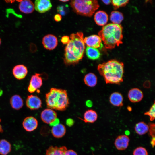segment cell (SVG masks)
Segmentation results:
<instances>
[{"label":"cell","mask_w":155,"mask_h":155,"mask_svg":"<svg viewBox=\"0 0 155 155\" xmlns=\"http://www.w3.org/2000/svg\"><path fill=\"white\" fill-rule=\"evenodd\" d=\"M69 38L70 42L65 49L64 58V63L67 65L78 63L83 57L85 49L82 32L72 33Z\"/></svg>","instance_id":"1"},{"label":"cell","mask_w":155,"mask_h":155,"mask_svg":"<svg viewBox=\"0 0 155 155\" xmlns=\"http://www.w3.org/2000/svg\"><path fill=\"white\" fill-rule=\"evenodd\" d=\"M97 70L107 84H119L123 81L124 64L122 62L111 60L98 65Z\"/></svg>","instance_id":"2"},{"label":"cell","mask_w":155,"mask_h":155,"mask_svg":"<svg viewBox=\"0 0 155 155\" xmlns=\"http://www.w3.org/2000/svg\"><path fill=\"white\" fill-rule=\"evenodd\" d=\"M123 27L120 24L110 23L104 26L98 33L105 48L112 49L122 43Z\"/></svg>","instance_id":"3"},{"label":"cell","mask_w":155,"mask_h":155,"mask_svg":"<svg viewBox=\"0 0 155 155\" xmlns=\"http://www.w3.org/2000/svg\"><path fill=\"white\" fill-rule=\"evenodd\" d=\"M45 96L46 103L49 108L63 111L69 104L67 92L65 90L52 88Z\"/></svg>","instance_id":"4"},{"label":"cell","mask_w":155,"mask_h":155,"mask_svg":"<svg viewBox=\"0 0 155 155\" xmlns=\"http://www.w3.org/2000/svg\"><path fill=\"white\" fill-rule=\"evenodd\" d=\"M70 4L76 13L88 17L92 16L99 7L98 1L95 0H72Z\"/></svg>","instance_id":"5"},{"label":"cell","mask_w":155,"mask_h":155,"mask_svg":"<svg viewBox=\"0 0 155 155\" xmlns=\"http://www.w3.org/2000/svg\"><path fill=\"white\" fill-rule=\"evenodd\" d=\"M42 121L45 123L54 126L59 123L56 112L52 109L47 108L43 110L40 114Z\"/></svg>","instance_id":"6"},{"label":"cell","mask_w":155,"mask_h":155,"mask_svg":"<svg viewBox=\"0 0 155 155\" xmlns=\"http://www.w3.org/2000/svg\"><path fill=\"white\" fill-rule=\"evenodd\" d=\"M40 75L39 73H36L31 77L28 88V90L29 92H34L42 85V80Z\"/></svg>","instance_id":"7"},{"label":"cell","mask_w":155,"mask_h":155,"mask_svg":"<svg viewBox=\"0 0 155 155\" xmlns=\"http://www.w3.org/2000/svg\"><path fill=\"white\" fill-rule=\"evenodd\" d=\"M84 43L88 46L96 48H102L103 46L102 40L100 37L98 35H93L84 39Z\"/></svg>","instance_id":"8"},{"label":"cell","mask_w":155,"mask_h":155,"mask_svg":"<svg viewBox=\"0 0 155 155\" xmlns=\"http://www.w3.org/2000/svg\"><path fill=\"white\" fill-rule=\"evenodd\" d=\"M26 104L27 107L30 109L35 110L41 107L42 102L38 96L31 95L27 97Z\"/></svg>","instance_id":"9"},{"label":"cell","mask_w":155,"mask_h":155,"mask_svg":"<svg viewBox=\"0 0 155 155\" xmlns=\"http://www.w3.org/2000/svg\"><path fill=\"white\" fill-rule=\"evenodd\" d=\"M42 43L45 49L52 50L55 49L57 45V39L55 36L49 34L45 35L43 38Z\"/></svg>","instance_id":"10"},{"label":"cell","mask_w":155,"mask_h":155,"mask_svg":"<svg viewBox=\"0 0 155 155\" xmlns=\"http://www.w3.org/2000/svg\"><path fill=\"white\" fill-rule=\"evenodd\" d=\"M37 119L32 116L26 117L23 120L22 126L24 129L27 131L32 132L35 130L38 126Z\"/></svg>","instance_id":"11"},{"label":"cell","mask_w":155,"mask_h":155,"mask_svg":"<svg viewBox=\"0 0 155 155\" xmlns=\"http://www.w3.org/2000/svg\"><path fill=\"white\" fill-rule=\"evenodd\" d=\"M34 9L38 12L43 13L49 11L51 8L52 4L49 0H37L34 3Z\"/></svg>","instance_id":"12"},{"label":"cell","mask_w":155,"mask_h":155,"mask_svg":"<svg viewBox=\"0 0 155 155\" xmlns=\"http://www.w3.org/2000/svg\"><path fill=\"white\" fill-rule=\"evenodd\" d=\"M129 140V138L127 136L124 135H120L115 139V145L118 150H124L127 148Z\"/></svg>","instance_id":"13"},{"label":"cell","mask_w":155,"mask_h":155,"mask_svg":"<svg viewBox=\"0 0 155 155\" xmlns=\"http://www.w3.org/2000/svg\"><path fill=\"white\" fill-rule=\"evenodd\" d=\"M14 77L18 80L24 78L28 73L27 67L23 65H18L15 66L12 70Z\"/></svg>","instance_id":"14"},{"label":"cell","mask_w":155,"mask_h":155,"mask_svg":"<svg viewBox=\"0 0 155 155\" xmlns=\"http://www.w3.org/2000/svg\"><path fill=\"white\" fill-rule=\"evenodd\" d=\"M143 97L142 92L137 88L131 89L128 93V97L129 100L133 102H136L142 100Z\"/></svg>","instance_id":"15"},{"label":"cell","mask_w":155,"mask_h":155,"mask_svg":"<svg viewBox=\"0 0 155 155\" xmlns=\"http://www.w3.org/2000/svg\"><path fill=\"white\" fill-rule=\"evenodd\" d=\"M19 7L21 11L26 14L32 13L34 9V4L30 0L21 1L20 2Z\"/></svg>","instance_id":"16"},{"label":"cell","mask_w":155,"mask_h":155,"mask_svg":"<svg viewBox=\"0 0 155 155\" xmlns=\"http://www.w3.org/2000/svg\"><path fill=\"white\" fill-rule=\"evenodd\" d=\"M51 132L55 137L60 138L65 135L66 132V128L64 125L59 123L53 126Z\"/></svg>","instance_id":"17"},{"label":"cell","mask_w":155,"mask_h":155,"mask_svg":"<svg viewBox=\"0 0 155 155\" xmlns=\"http://www.w3.org/2000/svg\"><path fill=\"white\" fill-rule=\"evenodd\" d=\"M94 20L96 23L98 25L104 26L108 22V16L105 12L99 11L95 14Z\"/></svg>","instance_id":"18"},{"label":"cell","mask_w":155,"mask_h":155,"mask_svg":"<svg viewBox=\"0 0 155 155\" xmlns=\"http://www.w3.org/2000/svg\"><path fill=\"white\" fill-rule=\"evenodd\" d=\"M67 150L64 146L58 147L51 146L46 150L45 155H65Z\"/></svg>","instance_id":"19"},{"label":"cell","mask_w":155,"mask_h":155,"mask_svg":"<svg viewBox=\"0 0 155 155\" xmlns=\"http://www.w3.org/2000/svg\"><path fill=\"white\" fill-rule=\"evenodd\" d=\"M123 98L122 95L118 92L112 93L109 98L111 103L113 105L117 106H121L123 105Z\"/></svg>","instance_id":"20"},{"label":"cell","mask_w":155,"mask_h":155,"mask_svg":"<svg viewBox=\"0 0 155 155\" xmlns=\"http://www.w3.org/2000/svg\"><path fill=\"white\" fill-rule=\"evenodd\" d=\"M83 117V120L85 123H93L97 120L98 115L95 111L88 109L85 112Z\"/></svg>","instance_id":"21"},{"label":"cell","mask_w":155,"mask_h":155,"mask_svg":"<svg viewBox=\"0 0 155 155\" xmlns=\"http://www.w3.org/2000/svg\"><path fill=\"white\" fill-rule=\"evenodd\" d=\"M10 103L13 109L18 110L22 107L23 105V101L19 95L16 94L11 97L10 99Z\"/></svg>","instance_id":"22"},{"label":"cell","mask_w":155,"mask_h":155,"mask_svg":"<svg viewBox=\"0 0 155 155\" xmlns=\"http://www.w3.org/2000/svg\"><path fill=\"white\" fill-rule=\"evenodd\" d=\"M97 77L95 74L90 73L86 74L84 78L85 84L89 87L95 86L97 83Z\"/></svg>","instance_id":"23"},{"label":"cell","mask_w":155,"mask_h":155,"mask_svg":"<svg viewBox=\"0 0 155 155\" xmlns=\"http://www.w3.org/2000/svg\"><path fill=\"white\" fill-rule=\"evenodd\" d=\"M86 55L89 59L94 60L98 59L100 55V52L97 49L87 46L86 49Z\"/></svg>","instance_id":"24"},{"label":"cell","mask_w":155,"mask_h":155,"mask_svg":"<svg viewBox=\"0 0 155 155\" xmlns=\"http://www.w3.org/2000/svg\"><path fill=\"white\" fill-rule=\"evenodd\" d=\"M11 150V144L5 139L0 140V154L1 155H7Z\"/></svg>","instance_id":"25"},{"label":"cell","mask_w":155,"mask_h":155,"mask_svg":"<svg viewBox=\"0 0 155 155\" xmlns=\"http://www.w3.org/2000/svg\"><path fill=\"white\" fill-rule=\"evenodd\" d=\"M149 127L143 122H140L137 123L135 127L136 132L138 135H142L146 133L148 131Z\"/></svg>","instance_id":"26"},{"label":"cell","mask_w":155,"mask_h":155,"mask_svg":"<svg viewBox=\"0 0 155 155\" xmlns=\"http://www.w3.org/2000/svg\"><path fill=\"white\" fill-rule=\"evenodd\" d=\"M110 19L112 23L120 24L123 19V16L121 12L113 11L111 13Z\"/></svg>","instance_id":"27"},{"label":"cell","mask_w":155,"mask_h":155,"mask_svg":"<svg viewBox=\"0 0 155 155\" xmlns=\"http://www.w3.org/2000/svg\"><path fill=\"white\" fill-rule=\"evenodd\" d=\"M127 0H113L111 1L115 9L125 6L129 2Z\"/></svg>","instance_id":"28"},{"label":"cell","mask_w":155,"mask_h":155,"mask_svg":"<svg viewBox=\"0 0 155 155\" xmlns=\"http://www.w3.org/2000/svg\"><path fill=\"white\" fill-rule=\"evenodd\" d=\"M69 10L68 6L67 5H60L57 8V11L61 15L64 16L68 12Z\"/></svg>","instance_id":"29"},{"label":"cell","mask_w":155,"mask_h":155,"mask_svg":"<svg viewBox=\"0 0 155 155\" xmlns=\"http://www.w3.org/2000/svg\"><path fill=\"white\" fill-rule=\"evenodd\" d=\"M133 154V155H148L146 150L142 147H138L135 149Z\"/></svg>","instance_id":"30"},{"label":"cell","mask_w":155,"mask_h":155,"mask_svg":"<svg viewBox=\"0 0 155 155\" xmlns=\"http://www.w3.org/2000/svg\"><path fill=\"white\" fill-rule=\"evenodd\" d=\"M155 105L154 103L152 106L149 111L144 113L145 115H148L150 117V120L153 121L155 118Z\"/></svg>","instance_id":"31"},{"label":"cell","mask_w":155,"mask_h":155,"mask_svg":"<svg viewBox=\"0 0 155 155\" xmlns=\"http://www.w3.org/2000/svg\"><path fill=\"white\" fill-rule=\"evenodd\" d=\"M149 133L152 138H155V124L151 123L149 126Z\"/></svg>","instance_id":"32"},{"label":"cell","mask_w":155,"mask_h":155,"mask_svg":"<svg viewBox=\"0 0 155 155\" xmlns=\"http://www.w3.org/2000/svg\"><path fill=\"white\" fill-rule=\"evenodd\" d=\"M70 41L69 37L67 36H64L62 37L61 41L64 44H67Z\"/></svg>","instance_id":"33"},{"label":"cell","mask_w":155,"mask_h":155,"mask_svg":"<svg viewBox=\"0 0 155 155\" xmlns=\"http://www.w3.org/2000/svg\"><path fill=\"white\" fill-rule=\"evenodd\" d=\"M65 155H78V154L73 150L70 149L67 150L65 152Z\"/></svg>","instance_id":"34"},{"label":"cell","mask_w":155,"mask_h":155,"mask_svg":"<svg viewBox=\"0 0 155 155\" xmlns=\"http://www.w3.org/2000/svg\"><path fill=\"white\" fill-rule=\"evenodd\" d=\"M54 20L56 22H59L61 20L62 17L59 14H56L54 17Z\"/></svg>","instance_id":"35"},{"label":"cell","mask_w":155,"mask_h":155,"mask_svg":"<svg viewBox=\"0 0 155 155\" xmlns=\"http://www.w3.org/2000/svg\"><path fill=\"white\" fill-rule=\"evenodd\" d=\"M86 104L87 106L88 107H91L92 106V102L90 100H88L87 101Z\"/></svg>","instance_id":"36"},{"label":"cell","mask_w":155,"mask_h":155,"mask_svg":"<svg viewBox=\"0 0 155 155\" xmlns=\"http://www.w3.org/2000/svg\"><path fill=\"white\" fill-rule=\"evenodd\" d=\"M155 138H152L151 142V144L152 146L154 147L155 145Z\"/></svg>","instance_id":"37"},{"label":"cell","mask_w":155,"mask_h":155,"mask_svg":"<svg viewBox=\"0 0 155 155\" xmlns=\"http://www.w3.org/2000/svg\"><path fill=\"white\" fill-rule=\"evenodd\" d=\"M102 1L106 5L109 4L111 2V0H102Z\"/></svg>","instance_id":"38"},{"label":"cell","mask_w":155,"mask_h":155,"mask_svg":"<svg viewBox=\"0 0 155 155\" xmlns=\"http://www.w3.org/2000/svg\"><path fill=\"white\" fill-rule=\"evenodd\" d=\"M1 121V120L0 119V133H2L3 132V130L2 126L0 123Z\"/></svg>","instance_id":"39"},{"label":"cell","mask_w":155,"mask_h":155,"mask_svg":"<svg viewBox=\"0 0 155 155\" xmlns=\"http://www.w3.org/2000/svg\"><path fill=\"white\" fill-rule=\"evenodd\" d=\"M60 1H62L63 2H66L69 1V0H60Z\"/></svg>","instance_id":"40"},{"label":"cell","mask_w":155,"mask_h":155,"mask_svg":"<svg viewBox=\"0 0 155 155\" xmlns=\"http://www.w3.org/2000/svg\"><path fill=\"white\" fill-rule=\"evenodd\" d=\"M1 44V39L0 38V45Z\"/></svg>","instance_id":"41"}]
</instances>
